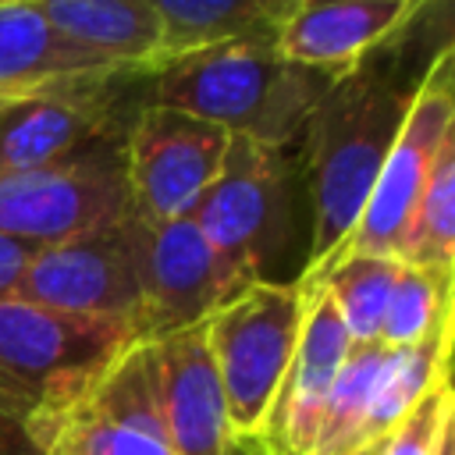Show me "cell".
Instances as JSON below:
<instances>
[{
    "label": "cell",
    "mask_w": 455,
    "mask_h": 455,
    "mask_svg": "<svg viewBox=\"0 0 455 455\" xmlns=\"http://www.w3.org/2000/svg\"><path fill=\"white\" fill-rule=\"evenodd\" d=\"M338 75L291 64L274 36L185 53L146 75L149 103L185 110L259 146H299L302 128Z\"/></svg>",
    "instance_id": "2"
},
{
    "label": "cell",
    "mask_w": 455,
    "mask_h": 455,
    "mask_svg": "<svg viewBox=\"0 0 455 455\" xmlns=\"http://www.w3.org/2000/svg\"><path fill=\"white\" fill-rule=\"evenodd\" d=\"M302 323V288L256 281L206 323L231 434H259L274 391L291 363Z\"/></svg>",
    "instance_id": "6"
},
{
    "label": "cell",
    "mask_w": 455,
    "mask_h": 455,
    "mask_svg": "<svg viewBox=\"0 0 455 455\" xmlns=\"http://www.w3.org/2000/svg\"><path fill=\"white\" fill-rule=\"evenodd\" d=\"M32 100H46V96L28 92V89H0V121H4L11 110H18V107H25V103H32Z\"/></svg>",
    "instance_id": "28"
},
{
    "label": "cell",
    "mask_w": 455,
    "mask_h": 455,
    "mask_svg": "<svg viewBox=\"0 0 455 455\" xmlns=\"http://www.w3.org/2000/svg\"><path fill=\"white\" fill-rule=\"evenodd\" d=\"M139 82L142 78H124L103 89L46 96L11 110L0 121V174L53 164L89 139L124 124L132 117L124 114V103Z\"/></svg>",
    "instance_id": "14"
},
{
    "label": "cell",
    "mask_w": 455,
    "mask_h": 455,
    "mask_svg": "<svg viewBox=\"0 0 455 455\" xmlns=\"http://www.w3.org/2000/svg\"><path fill=\"white\" fill-rule=\"evenodd\" d=\"M387 352L391 348H384L380 341L348 348V355H345V363H341V370L334 377V387H331V398H327V409H323V423H320L313 455H348L359 444L363 419H366L370 398L377 391L380 370L387 363Z\"/></svg>",
    "instance_id": "22"
},
{
    "label": "cell",
    "mask_w": 455,
    "mask_h": 455,
    "mask_svg": "<svg viewBox=\"0 0 455 455\" xmlns=\"http://www.w3.org/2000/svg\"><path fill=\"white\" fill-rule=\"evenodd\" d=\"M231 132L185 110L142 100L124 124L128 213L142 224L188 217L220 174Z\"/></svg>",
    "instance_id": "7"
},
{
    "label": "cell",
    "mask_w": 455,
    "mask_h": 455,
    "mask_svg": "<svg viewBox=\"0 0 455 455\" xmlns=\"http://www.w3.org/2000/svg\"><path fill=\"white\" fill-rule=\"evenodd\" d=\"M455 124V50H448L427 75L412 110L359 210V220L345 245L334 252L331 267L345 256H395L405 220L430 178L441 146L451 139ZM327 267V270H331Z\"/></svg>",
    "instance_id": "8"
},
{
    "label": "cell",
    "mask_w": 455,
    "mask_h": 455,
    "mask_svg": "<svg viewBox=\"0 0 455 455\" xmlns=\"http://www.w3.org/2000/svg\"><path fill=\"white\" fill-rule=\"evenodd\" d=\"M448 313H451V270L402 263L391 299H387V309H384L380 345L384 348H412Z\"/></svg>",
    "instance_id": "23"
},
{
    "label": "cell",
    "mask_w": 455,
    "mask_h": 455,
    "mask_svg": "<svg viewBox=\"0 0 455 455\" xmlns=\"http://www.w3.org/2000/svg\"><path fill=\"white\" fill-rule=\"evenodd\" d=\"M188 217L196 220L210 249L249 284H295L284 277V259L295 256L299 270H306L313 235V210L299 146L274 149L231 135L220 174L199 196Z\"/></svg>",
    "instance_id": "3"
},
{
    "label": "cell",
    "mask_w": 455,
    "mask_h": 455,
    "mask_svg": "<svg viewBox=\"0 0 455 455\" xmlns=\"http://www.w3.org/2000/svg\"><path fill=\"white\" fill-rule=\"evenodd\" d=\"M451 380L441 377L409 412L398 427H391L384 437H373L359 444L348 455H434L441 434L451 427Z\"/></svg>",
    "instance_id": "24"
},
{
    "label": "cell",
    "mask_w": 455,
    "mask_h": 455,
    "mask_svg": "<svg viewBox=\"0 0 455 455\" xmlns=\"http://www.w3.org/2000/svg\"><path fill=\"white\" fill-rule=\"evenodd\" d=\"M398 263L451 270L455 263V135L441 146L430 178L395 249Z\"/></svg>",
    "instance_id": "20"
},
{
    "label": "cell",
    "mask_w": 455,
    "mask_h": 455,
    "mask_svg": "<svg viewBox=\"0 0 455 455\" xmlns=\"http://www.w3.org/2000/svg\"><path fill=\"white\" fill-rule=\"evenodd\" d=\"M124 124L89 139L53 164L0 174V231L57 245L128 213Z\"/></svg>",
    "instance_id": "5"
},
{
    "label": "cell",
    "mask_w": 455,
    "mask_h": 455,
    "mask_svg": "<svg viewBox=\"0 0 455 455\" xmlns=\"http://www.w3.org/2000/svg\"><path fill=\"white\" fill-rule=\"evenodd\" d=\"M139 281H142V302L135 316L139 341L199 327L238 291L249 288V281L210 249V242L203 238L192 217H178L167 224H142Z\"/></svg>",
    "instance_id": "10"
},
{
    "label": "cell",
    "mask_w": 455,
    "mask_h": 455,
    "mask_svg": "<svg viewBox=\"0 0 455 455\" xmlns=\"http://www.w3.org/2000/svg\"><path fill=\"white\" fill-rule=\"evenodd\" d=\"M299 288H302L299 341L259 427V441L267 444L270 455H313L334 377L352 348L327 288L323 284H299Z\"/></svg>",
    "instance_id": "12"
},
{
    "label": "cell",
    "mask_w": 455,
    "mask_h": 455,
    "mask_svg": "<svg viewBox=\"0 0 455 455\" xmlns=\"http://www.w3.org/2000/svg\"><path fill=\"white\" fill-rule=\"evenodd\" d=\"M448 50H455L451 7L419 0L416 11L345 68L313 107L299 139L313 210L309 259L299 284H316L352 235L412 100Z\"/></svg>",
    "instance_id": "1"
},
{
    "label": "cell",
    "mask_w": 455,
    "mask_h": 455,
    "mask_svg": "<svg viewBox=\"0 0 455 455\" xmlns=\"http://www.w3.org/2000/svg\"><path fill=\"white\" fill-rule=\"evenodd\" d=\"M139 238L142 220L121 213L117 220L46 245L18 281L14 299L78 316L128 320L135 327L142 302Z\"/></svg>",
    "instance_id": "9"
},
{
    "label": "cell",
    "mask_w": 455,
    "mask_h": 455,
    "mask_svg": "<svg viewBox=\"0 0 455 455\" xmlns=\"http://www.w3.org/2000/svg\"><path fill=\"white\" fill-rule=\"evenodd\" d=\"M419 0H295L274 46L284 60L341 75L387 32H395Z\"/></svg>",
    "instance_id": "16"
},
{
    "label": "cell",
    "mask_w": 455,
    "mask_h": 455,
    "mask_svg": "<svg viewBox=\"0 0 455 455\" xmlns=\"http://www.w3.org/2000/svg\"><path fill=\"white\" fill-rule=\"evenodd\" d=\"M220 455H270V451L259 441V434H231Z\"/></svg>",
    "instance_id": "27"
},
{
    "label": "cell",
    "mask_w": 455,
    "mask_h": 455,
    "mask_svg": "<svg viewBox=\"0 0 455 455\" xmlns=\"http://www.w3.org/2000/svg\"><path fill=\"white\" fill-rule=\"evenodd\" d=\"M153 387L174 455H220L231 427L206 331L188 327L149 341Z\"/></svg>",
    "instance_id": "13"
},
{
    "label": "cell",
    "mask_w": 455,
    "mask_h": 455,
    "mask_svg": "<svg viewBox=\"0 0 455 455\" xmlns=\"http://www.w3.org/2000/svg\"><path fill=\"white\" fill-rule=\"evenodd\" d=\"M57 427L0 402V455H50Z\"/></svg>",
    "instance_id": "25"
},
{
    "label": "cell",
    "mask_w": 455,
    "mask_h": 455,
    "mask_svg": "<svg viewBox=\"0 0 455 455\" xmlns=\"http://www.w3.org/2000/svg\"><path fill=\"white\" fill-rule=\"evenodd\" d=\"M398 267L402 263L395 256H345L316 281L327 288L352 345L380 341V323Z\"/></svg>",
    "instance_id": "21"
},
{
    "label": "cell",
    "mask_w": 455,
    "mask_h": 455,
    "mask_svg": "<svg viewBox=\"0 0 455 455\" xmlns=\"http://www.w3.org/2000/svg\"><path fill=\"white\" fill-rule=\"evenodd\" d=\"M434 455H455V444H451V427L441 434V441H437V451Z\"/></svg>",
    "instance_id": "29"
},
{
    "label": "cell",
    "mask_w": 455,
    "mask_h": 455,
    "mask_svg": "<svg viewBox=\"0 0 455 455\" xmlns=\"http://www.w3.org/2000/svg\"><path fill=\"white\" fill-rule=\"evenodd\" d=\"M46 245L28 242V238H14L0 231V299H11L18 281L25 277V270L32 267V259L43 252Z\"/></svg>",
    "instance_id": "26"
},
{
    "label": "cell",
    "mask_w": 455,
    "mask_h": 455,
    "mask_svg": "<svg viewBox=\"0 0 455 455\" xmlns=\"http://www.w3.org/2000/svg\"><path fill=\"white\" fill-rule=\"evenodd\" d=\"M448 352H451V313L419 345H412V348H391L387 352V363L380 370L377 391H373L370 409H366V419H363L359 444H366L373 437H384L391 427H398L405 419V412L441 377H448Z\"/></svg>",
    "instance_id": "19"
},
{
    "label": "cell",
    "mask_w": 455,
    "mask_h": 455,
    "mask_svg": "<svg viewBox=\"0 0 455 455\" xmlns=\"http://www.w3.org/2000/svg\"><path fill=\"white\" fill-rule=\"evenodd\" d=\"M139 341L128 320L78 316L25 299H0V380L36 412L60 416Z\"/></svg>",
    "instance_id": "4"
},
{
    "label": "cell",
    "mask_w": 455,
    "mask_h": 455,
    "mask_svg": "<svg viewBox=\"0 0 455 455\" xmlns=\"http://www.w3.org/2000/svg\"><path fill=\"white\" fill-rule=\"evenodd\" d=\"M124 78L146 75L100 60L60 39L43 21L36 0H0V89L64 96L103 89Z\"/></svg>",
    "instance_id": "15"
},
{
    "label": "cell",
    "mask_w": 455,
    "mask_h": 455,
    "mask_svg": "<svg viewBox=\"0 0 455 455\" xmlns=\"http://www.w3.org/2000/svg\"><path fill=\"white\" fill-rule=\"evenodd\" d=\"M153 7L160 14V68L210 46L277 36L295 0H153Z\"/></svg>",
    "instance_id": "18"
},
{
    "label": "cell",
    "mask_w": 455,
    "mask_h": 455,
    "mask_svg": "<svg viewBox=\"0 0 455 455\" xmlns=\"http://www.w3.org/2000/svg\"><path fill=\"white\" fill-rule=\"evenodd\" d=\"M43 21L71 46L149 75L160 53V14L153 0H36Z\"/></svg>",
    "instance_id": "17"
},
{
    "label": "cell",
    "mask_w": 455,
    "mask_h": 455,
    "mask_svg": "<svg viewBox=\"0 0 455 455\" xmlns=\"http://www.w3.org/2000/svg\"><path fill=\"white\" fill-rule=\"evenodd\" d=\"M50 455H174L156 405L149 341H132L60 416Z\"/></svg>",
    "instance_id": "11"
}]
</instances>
